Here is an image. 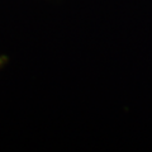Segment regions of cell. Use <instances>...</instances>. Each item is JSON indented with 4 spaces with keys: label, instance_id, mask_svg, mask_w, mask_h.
Masks as SVG:
<instances>
[{
    "label": "cell",
    "instance_id": "6da1fadb",
    "mask_svg": "<svg viewBox=\"0 0 152 152\" xmlns=\"http://www.w3.org/2000/svg\"><path fill=\"white\" fill-rule=\"evenodd\" d=\"M5 62V57H0V65H3Z\"/></svg>",
    "mask_w": 152,
    "mask_h": 152
}]
</instances>
